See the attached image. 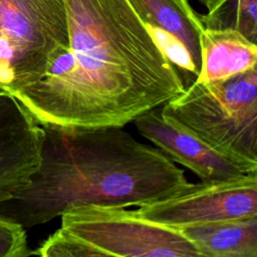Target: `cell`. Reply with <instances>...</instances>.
Instances as JSON below:
<instances>
[{
    "label": "cell",
    "mask_w": 257,
    "mask_h": 257,
    "mask_svg": "<svg viewBox=\"0 0 257 257\" xmlns=\"http://www.w3.org/2000/svg\"><path fill=\"white\" fill-rule=\"evenodd\" d=\"M199 14L205 29L233 30L257 44V0H210Z\"/></svg>",
    "instance_id": "obj_12"
},
{
    "label": "cell",
    "mask_w": 257,
    "mask_h": 257,
    "mask_svg": "<svg viewBox=\"0 0 257 257\" xmlns=\"http://www.w3.org/2000/svg\"><path fill=\"white\" fill-rule=\"evenodd\" d=\"M178 230L206 257H257V217L194 224Z\"/></svg>",
    "instance_id": "obj_11"
},
{
    "label": "cell",
    "mask_w": 257,
    "mask_h": 257,
    "mask_svg": "<svg viewBox=\"0 0 257 257\" xmlns=\"http://www.w3.org/2000/svg\"><path fill=\"white\" fill-rule=\"evenodd\" d=\"M165 56L177 69L185 89L201 70V36L205 30L189 0H127Z\"/></svg>",
    "instance_id": "obj_7"
},
{
    "label": "cell",
    "mask_w": 257,
    "mask_h": 257,
    "mask_svg": "<svg viewBox=\"0 0 257 257\" xmlns=\"http://www.w3.org/2000/svg\"><path fill=\"white\" fill-rule=\"evenodd\" d=\"M134 123L140 134L155 144L171 161L185 166L201 181H224L257 173V167L237 161L210 147L164 113L161 106L141 114Z\"/></svg>",
    "instance_id": "obj_8"
},
{
    "label": "cell",
    "mask_w": 257,
    "mask_h": 257,
    "mask_svg": "<svg viewBox=\"0 0 257 257\" xmlns=\"http://www.w3.org/2000/svg\"><path fill=\"white\" fill-rule=\"evenodd\" d=\"M141 218L179 229L257 217V173L224 181H201L172 197L134 209Z\"/></svg>",
    "instance_id": "obj_6"
},
{
    "label": "cell",
    "mask_w": 257,
    "mask_h": 257,
    "mask_svg": "<svg viewBox=\"0 0 257 257\" xmlns=\"http://www.w3.org/2000/svg\"><path fill=\"white\" fill-rule=\"evenodd\" d=\"M39 257H120L59 229L50 235L36 252Z\"/></svg>",
    "instance_id": "obj_13"
},
{
    "label": "cell",
    "mask_w": 257,
    "mask_h": 257,
    "mask_svg": "<svg viewBox=\"0 0 257 257\" xmlns=\"http://www.w3.org/2000/svg\"><path fill=\"white\" fill-rule=\"evenodd\" d=\"M41 161L30 183L0 202V216L23 228L80 206H143L186 190L184 171L122 127L41 125Z\"/></svg>",
    "instance_id": "obj_2"
},
{
    "label": "cell",
    "mask_w": 257,
    "mask_h": 257,
    "mask_svg": "<svg viewBox=\"0 0 257 257\" xmlns=\"http://www.w3.org/2000/svg\"><path fill=\"white\" fill-rule=\"evenodd\" d=\"M198 1H199V2H201L203 5H206V4H207V2H208V1H210V0H198Z\"/></svg>",
    "instance_id": "obj_15"
},
{
    "label": "cell",
    "mask_w": 257,
    "mask_h": 257,
    "mask_svg": "<svg viewBox=\"0 0 257 257\" xmlns=\"http://www.w3.org/2000/svg\"><path fill=\"white\" fill-rule=\"evenodd\" d=\"M42 142L41 125L0 88V202L29 185L40 166Z\"/></svg>",
    "instance_id": "obj_9"
},
{
    "label": "cell",
    "mask_w": 257,
    "mask_h": 257,
    "mask_svg": "<svg viewBox=\"0 0 257 257\" xmlns=\"http://www.w3.org/2000/svg\"><path fill=\"white\" fill-rule=\"evenodd\" d=\"M60 229L120 257H206L178 229L121 207L80 206L61 216Z\"/></svg>",
    "instance_id": "obj_5"
},
{
    "label": "cell",
    "mask_w": 257,
    "mask_h": 257,
    "mask_svg": "<svg viewBox=\"0 0 257 257\" xmlns=\"http://www.w3.org/2000/svg\"><path fill=\"white\" fill-rule=\"evenodd\" d=\"M200 82H216L256 68L257 44L233 30L205 29L201 36Z\"/></svg>",
    "instance_id": "obj_10"
},
{
    "label": "cell",
    "mask_w": 257,
    "mask_h": 257,
    "mask_svg": "<svg viewBox=\"0 0 257 257\" xmlns=\"http://www.w3.org/2000/svg\"><path fill=\"white\" fill-rule=\"evenodd\" d=\"M64 0H0V88L37 81L53 53L68 47Z\"/></svg>",
    "instance_id": "obj_4"
},
{
    "label": "cell",
    "mask_w": 257,
    "mask_h": 257,
    "mask_svg": "<svg viewBox=\"0 0 257 257\" xmlns=\"http://www.w3.org/2000/svg\"><path fill=\"white\" fill-rule=\"evenodd\" d=\"M35 253L28 246L25 229L0 216V257H30Z\"/></svg>",
    "instance_id": "obj_14"
},
{
    "label": "cell",
    "mask_w": 257,
    "mask_h": 257,
    "mask_svg": "<svg viewBox=\"0 0 257 257\" xmlns=\"http://www.w3.org/2000/svg\"><path fill=\"white\" fill-rule=\"evenodd\" d=\"M68 47L12 95L40 125L122 127L184 92L127 0H64Z\"/></svg>",
    "instance_id": "obj_1"
},
{
    "label": "cell",
    "mask_w": 257,
    "mask_h": 257,
    "mask_svg": "<svg viewBox=\"0 0 257 257\" xmlns=\"http://www.w3.org/2000/svg\"><path fill=\"white\" fill-rule=\"evenodd\" d=\"M161 109L213 149L257 167V68L222 81L196 80Z\"/></svg>",
    "instance_id": "obj_3"
}]
</instances>
